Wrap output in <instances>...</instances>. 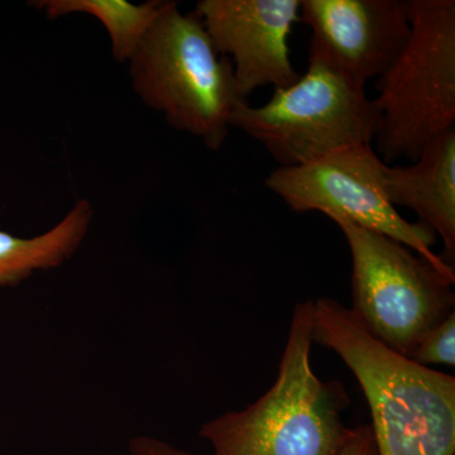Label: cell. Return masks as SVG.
Returning <instances> with one entry per match:
<instances>
[{
  "instance_id": "cell-4",
  "label": "cell",
  "mask_w": 455,
  "mask_h": 455,
  "mask_svg": "<svg viewBox=\"0 0 455 455\" xmlns=\"http://www.w3.org/2000/svg\"><path fill=\"white\" fill-rule=\"evenodd\" d=\"M410 36L377 79L376 142L383 163L415 161L455 128V2L407 0Z\"/></svg>"
},
{
  "instance_id": "cell-15",
  "label": "cell",
  "mask_w": 455,
  "mask_h": 455,
  "mask_svg": "<svg viewBox=\"0 0 455 455\" xmlns=\"http://www.w3.org/2000/svg\"><path fill=\"white\" fill-rule=\"evenodd\" d=\"M130 449L131 455H193L148 436H139L132 440Z\"/></svg>"
},
{
  "instance_id": "cell-6",
  "label": "cell",
  "mask_w": 455,
  "mask_h": 455,
  "mask_svg": "<svg viewBox=\"0 0 455 455\" xmlns=\"http://www.w3.org/2000/svg\"><path fill=\"white\" fill-rule=\"evenodd\" d=\"M352 256V313L374 339L409 357L454 311V283L394 239L337 221Z\"/></svg>"
},
{
  "instance_id": "cell-11",
  "label": "cell",
  "mask_w": 455,
  "mask_h": 455,
  "mask_svg": "<svg viewBox=\"0 0 455 455\" xmlns=\"http://www.w3.org/2000/svg\"><path fill=\"white\" fill-rule=\"evenodd\" d=\"M92 220V204L80 199L44 235L22 238L0 230V287L18 286L36 272L64 265L79 250Z\"/></svg>"
},
{
  "instance_id": "cell-12",
  "label": "cell",
  "mask_w": 455,
  "mask_h": 455,
  "mask_svg": "<svg viewBox=\"0 0 455 455\" xmlns=\"http://www.w3.org/2000/svg\"><path fill=\"white\" fill-rule=\"evenodd\" d=\"M31 4L50 20L73 13L97 18L109 36L113 59L128 62L160 13L164 0H149L142 4L128 0H37Z\"/></svg>"
},
{
  "instance_id": "cell-7",
  "label": "cell",
  "mask_w": 455,
  "mask_h": 455,
  "mask_svg": "<svg viewBox=\"0 0 455 455\" xmlns=\"http://www.w3.org/2000/svg\"><path fill=\"white\" fill-rule=\"evenodd\" d=\"M372 145L337 149L292 167H277L266 187L296 212H320L394 239L429 262L451 283L454 267L433 252L435 233L401 217L386 193V169Z\"/></svg>"
},
{
  "instance_id": "cell-1",
  "label": "cell",
  "mask_w": 455,
  "mask_h": 455,
  "mask_svg": "<svg viewBox=\"0 0 455 455\" xmlns=\"http://www.w3.org/2000/svg\"><path fill=\"white\" fill-rule=\"evenodd\" d=\"M313 341L337 353L370 406L377 455H454L455 379L383 346L348 307L314 301Z\"/></svg>"
},
{
  "instance_id": "cell-13",
  "label": "cell",
  "mask_w": 455,
  "mask_h": 455,
  "mask_svg": "<svg viewBox=\"0 0 455 455\" xmlns=\"http://www.w3.org/2000/svg\"><path fill=\"white\" fill-rule=\"evenodd\" d=\"M421 366L443 364L454 367L455 364V311L440 323L412 350L409 357Z\"/></svg>"
},
{
  "instance_id": "cell-8",
  "label": "cell",
  "mask_w": 455,
  "mask_h": 455,
  "mask_svg": "<svg viewBox=\"0 0 455 455\" xmlns=\"http://www.w3.org/2000/svg\"><path fill=\"white\" fill-rule=\"evenodd\" d=\"M309 27V60L366 88L395 61L410 36L403 0H300Z\"/></svg>"
},
{
  "instance_id": "cell-14",
  "label": "cell",
  "mask_w": 455,
  "mask_h": 455,
  "mask_svg": "<svg viewBox=\"0 0 455 455\" xmlns=\"http://www.w3.org/2000/svg\"><path fill=\"white\" fill-rule=\"evenodd\" d=\"M337 455H377L370 425H359L350 429L343 447Z\"/></svg>"
},
{
  "instance_id": "cell-3",
  "label": "cell",
  "mask_w": 455,
  "mask_h": 455,
  "mask_svg": "<svg viewBox=\"0 0 455 455\" xmlns=\"http://www.w3.org/2000/svg\"><path fill=\"white\" fill-rule=\"evenodd\" d=\"M128 62L132 88L147 107L208 148L224 145L232 114L245 100L232 62L215 50L196 12L184 13L164 0Z\"/></svg>"
},
{
  "instance_id": "cell-10",
  "label": "cell",
  "mask_w": 455,
  "mask_h": 455,
  "mask_svg": "<svg viewBox=\"0 0 455 455\" xmlns=\"http://www.w3.org/2000/svg\"><path fill=\"white\" fill-rule=\"evenodd\" d=\"M386 193L395 208L414 212L442 239V259L454 267L455 128L431 140L409 166H387Z\"/></svg>"
},
{
  "instance_id": "cell-2",
  "label": "cell",
  "mask_w": 455,
  "mask_h": 455,
  "mask_svg": "<svg viewBox=\"0 0 455 455\" xmlns=\"http://www.w3.org/2000/svg\"><path fill=\"white\" fill-rule=\"evenodd\" d=\"M313 320L314 301L298 302L272 387L203 425L214 455H337L343 447L350 400L341 382L323 381L311 367Z\"/></svg>"
},
{
  "instance_id": "cell-9",
  "label": "cell",
  "mask_w": 455,
  "mask_h": 455,
  "mask_svg": "<svg viewBox=\"0 0 455 455\" xmlns=\"http://www.w3.org/2000/svg\"><path fill=\"white\" fill-rule=\"evenodd\" d=\"M196 13L215 50L232 62L239 95L298 82L290 36L300 22V0H200Z\"/></svg>"
},
{
  "instance_id": "cell-5",
  "label": "cell",
  "mask_w": 455,
  "mask_h": 455,
  "mask_svg": "<svg viewBox=\"0 0 455 455\" xmlns=\"http://www.w3.org/2000/svg\"><path fill=\"white\" fill-rule=\"evenodd\" d=\"M230 127L265 147L280 167H292L346 147L371 145L379 114L364 88L309 60L307 73L292 85L275 89L267 103L239 104Z\"/></svg>"
}]
</instances>
